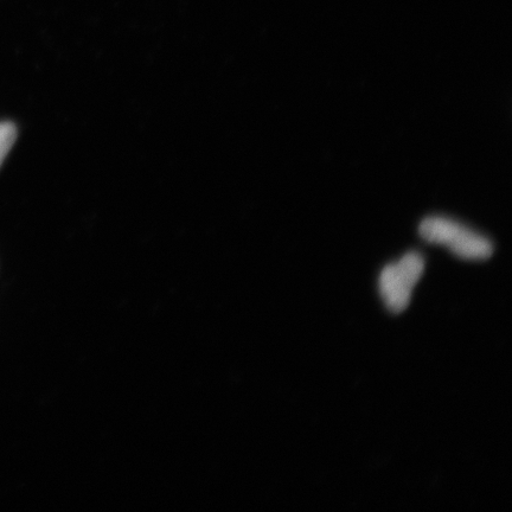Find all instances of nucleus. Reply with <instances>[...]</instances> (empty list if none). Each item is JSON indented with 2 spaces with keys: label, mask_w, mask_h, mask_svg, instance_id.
<instances>
[{
  "label": "nucleus",
  "mask_w": 512,
  "mask_h": 512,
  "mask_svg": "<svg viewBox=\"0 0 512 512\" xmlns=\"http://www.w3.org/2000/svg\"><path fill=\"white\" fill-rule=\"evenodd\" d=\"M419 233L425 241L447 247L460 259L486 260L494 253V246L485 236L447 217H427L420 223Z\"/></svg>",
  "instance_id": "f257e3e1"
},
{
  "label": "nucleus",
  "mask_w": 512,
  "mask_h": 512,
  "mask_svg": "<svg viewBox=\"0 0 512 512\" xmlns=\"http://www.w3.org/2000/svg\"><path fill=\"white\" fill-rule=\"evenodd\" d=\"M425 271V260L416 252L408 253L381 273L380 292L387 309L399 315L411 303L413 288Z\"/></svg>",
  "instance_id": "f03ea898"
},
{
  "label": "nucleus",
  "mask_w": 512,
  "mask_h": 512,
  "mask_svg": "<svg viewBox=\"0 0 512 512\" xmlns=\"http://www.w3.org/2000/svg\"><path fill=\"white\" fill-rule=\"evenodd\" d=\"M17 139V128L12 123H0V166L9 155Z\"/></svg>",
  "instance_id": "7ed1b4c3"
}]
</instances>
